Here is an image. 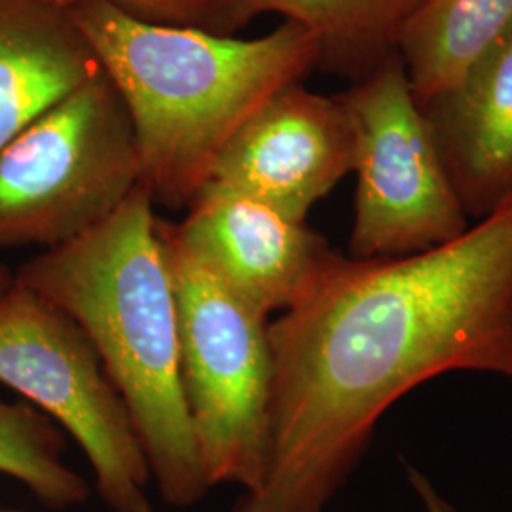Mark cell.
<instances>
[{
  "mask_svg": "<svg viewBox=\"0 0 512 512\" xmlns=\"http://www.w3.org/2000/svg\"><path fill=\"white\" fill-rule=\"evenodd\" d=\"M268 332L266 469L234 512H327L412 389L448 372L512 382V200L421 253H336Z\"/></svg>",
  "mask_w": 512,
  "mask_h": 512,
  "instance_id": "6da1fadb",
  "label": "cell"
},
{
  "mask_svg": "<svg viewBox=\"0 0 512 512\" xmlns=\"http://www.w3.org/2000/svg\"><path fill=\"white\" fill-rule=\"evenodd\" d=\"M154 207L139 184L103 222L21 264L14 281L88 336L128 406L165 505L188 509L211 488L184 399L177 294Z\"/></svg>",
  "mask_w": 512,
  "mask_h": 512,
  "instance_id": "7a4b0ae2",
  "label": "cell"
},
{
  "mask_svg": "<svg viewBox=\"0 0 512 512\" xmlns=\"http://www.w3.org/2000/svg\"><path fill=\"white\" fill-rule=\"evenodd\" d=\"M69 10L128 110L141 184L169 209H186L230 137L319 65L317 40L293 21L239 38L150 23L103 0Z\"/></svg>",
  "mask_w": 512,
  "mask_h": 512,
  "instance_id": "3957f363",
  "label": "cell"
},
{
  "mask_svg": "<svg viewBox=\"0 0 512 512\" xmlns=\"http://www.w3.org/2000/svg\"><path fill=\"white\" fill-rule=\"evenodd\" d=\"M179 308L184 399L209 488H258L268 456L274 363L270 319L249 308L158 219Z\"/></svg>",
  "mask_w": 512,
  "mask_h": 512,
  "instance_id": "277c9868",
  "label": "cell"
},
{
  "mask_svg": "<svg viewBox=\"0 0 512 512\" xmlns=\"http://www.w3.org/2000/svg\"><path fill=\"white\" fill-rule=\"evenodd\" d=\"M139 184L128 110L99 74L0 148V249L78 238Z\"/></svg>",
  "mask_w": 512,
  "mask_h": 512,
  "instance_id": "5b68a950",
  "label": "cell"
},
{
  "mask_svg": "<svg viewBox=\"0 0 512 512\" xmlns=\"http://www.w3.org/2000/svg\"><path fill=\"white\" fill-rule=\"evenodd\" d=\"M0 384L73 437L110 511L154 512L143 442L92 342L65 311L16 281L0 294Z\"/></svg>",
  "mask_w": 512,
  "mask_h": 512,
  "instance_id": "8992f818",
  "label": "cell"
},
{
  "mask_svg": "<svg viewBox=\"0 0 512 512\" xmlns=\"http://www.w3.org/2000/svg\"><path fill=\"white\" fill-rule=\"evenodd\" d=\"M355 133L353 258L414 255L469 226L399 54L336 95Z\"/></svg>",
  "mask_w": 512,
  "mask_h": 512,
  "instance_id": "52a82bcc",
  "label": "cell"
},
{
  "mask_svg": "<svg viewBox=\"0 0 512 512\" xmlns=\"http://www.w3.org/2000/svg\"><path fill=\"white\" fill-rule=\"evenodd\" d=\"M355 133L340 99L304 82L272 95L230 137L207 184L253 198L294 220L353 173Z\"/></svg>",
  "mask_w": 512,
  "mask_h": 512,
  "instance_id": "ba28073f",
  "label": "cell"
},
{
  "mask_svg": "<svg viewBox=\"0 0 512 512\" xmlns=\"http://www.w3.org/2000/svg\"><path fill=\"white\" fill-rule=\"evenodd\" d=\"M175 232L203 268L270 319L317 285L336 251L306 222L253 198L205 184Z\"/></svg>",
  "mask_w": 512,
  "mask_h": 512,
  "instance_id": "9c48e42d",
  "label": "cell"
},
{
  "mask_svg": "<svg viewBox=\"0 0 512 512\" xmlns=\"http://www.w3.org/2000/svg\"><path fill=\"white\" fill-rule=\"evenodd\" d=\"M471 222L512 200V27L421 105Z\"/></svg>",
  "mask_w": 512,
  "mask_h": 512,
  "instance_id": "30bf717a",
  "label": "cell"
},
{
  "mask_svg": "<svg viewBox=\"0 0 512 512\" xmlns=\"http://www.w3.org/2000/svg\"><path fill=\"white\" fill-rule=\"evenodd\" d=\"M103 74L69 8L0 0V148Z\"/></svg>",
  "mask_w": 512,
  "mask_h": 512,
  "instance_id": "8fae6325",
  "label": "cell"
},
{
  "mask_svg": "<svg viewBox=\"0 0 512 512\" xmlns=\"http://www.w3.org/2000/svg\"><path fill=\"white\" fill-rule=\"evenodd\" d=\"M425 0H209L207 33L238 37L262 14H279L319 44L317 69L363 78L399 54L404 29Z\"/></svg>",
  "mask_w": 512,
  "mask_h": 512,
  "instance_id": "7c38bea8",
  "label": "cell"
},
{
  "mask_svg": "<svg viewBox=\"0 0 512 512\" xmlns=\"http://www.w3.org/2000/svg\"><path fill=\"white\" fill-rule=\"evenodd\" d=\"M512 27V0H425L399 57L420 105L452 86Z\"/></svg>",
  "mask_w": 512,
  "mask_h": 512,
  "instance_id": "4fadbf2b",
  "label": "cell"
},
{
  "mask_svg": "<svg viewBox=\"0 0 512 512\" xmlns=\"http://www.w3.org/2000/svg\"><path fill=\"white\" fill-rule=\"evenodd\" d=\"M63 452V435L46 414L0 401V475L12 476L54 511L90 499V484L63 461Z\"/></svg>",
  "mask_w": 512,
  "mask_h": 512,
  "instance_id": "5bb4252c",
  "label": "cell"
},
{
  "mask_svg": "<svg viewBox=\"0 0 512 512\" xmlns=\"http://www.w3.org/2000/svg\"><path fill=\"white\" fill-rule=\"evenodd\" d=\"M61 8H73L92 0H48ZM128 12L129 16L171 27H192L207 31L209 0H103Z\"/></svg>",
  "mask_w": 512,
  "mask_h": 512,
  "instance_id": "9a60e30c",
  "label": "cell"
},
{
  "mask_svg": "<svg viewBox=\"0 0 512 512\" xmlns=\"http://www.w3.org/2000/svg\"><path fill=\"white\" fill-rule=\"evenodd\" d=\"M406 478L412 492L420 499L425 512H459L444 495L440 494L435 482L416 467H406Z\"/></svg>",
  "mask_w": 512,
  "mask_h": 512,
  "instance_id": "2e32d148",
  "label": "cell"
},
{
  "mask_svg": "<svg viewBox=\"0 0 512 512\" xmlns=\"http://www.w3.org/2000/svg\"><path fill=\"white\" fill-rule=\"evenodd\" d=\"M14 285V274L0 262V294L6 293Z\"/></svg>",
  "mask_w": 512,
  "mask_h": 512,
  "instance_id": "e0dca14e",
  "label": "cell"
},
{
  "mask_svg": "<svg viewBox=\"0 0 512 512\" xmlns=\"http://www.w3.org/2000/svg\"><path fill=\"white\" fill-rule=\"evenodd\" d=\"M0 512H12V511H0Z\"/></svg>",
  "mask_w": 512,
  "mask_h": 512,
  "instance_id": "ac0fdd59",
  "label": "cell"
}]
</instances>
